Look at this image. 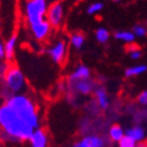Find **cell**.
<instances>
[{"instance_id":"9","label":"cell","mask_w":147,"mask_h":147,"mask_svg":"<svg viewBox=\"0 0 147 147\" xmlns=\"http://www.w3.org/2000/svg\"><path fill=\"white\" fill-rule=\"evenodd\" d=\"M65 41H60L56 47H53L49 51V55L52 56L53 60L57 63H61L62 60L64 59V54H65Z\"/></svg>"},{"instance_id":"7","label":"cell","mask_w":147,"mask_h":147,"mask_svg":"<svg viewBox=\"0 0 147 147\" xmlns=\"http://www.w3.org/2000/svg\"><path fill=\"white\" fill-rule=\"evenodd\" d=\"M31 144L33 147H47V135L43 130H37L33 133L30 138Z\"/></svg>"},{"instance_id":"20","label":"cell","mask_w":147,"mask_h":147,"mask_svg":"<svg viewBox=\"0 0 147 147\" xmlns=\"http://www.w3.org/2000/svg\"><path fill=\"white\" fill-rule=\"evenodd\" d=\"M119 147H135V140L129 136H125L119 141Z\"/></svg>"},{"instance_id":"18","label":"cell","mask_w":147,"mask_h":147,"mask_svg":"<svg viewBox=\"0 0 147 147\" xmlns=\"http://www.w3.org/2000/svg\"><path fill=\"white\" fill-rule=\"evenodd\" d=\"M115 38L123 39L127 42H131L134 40V34L130 33V32H117V33H115Z\"/></svg>"},{"instance_id":"27","label":"cell","mask_w":147,"mask_h":147,"mask_svg":"<svg viewBox=\"0 0 147 147\" xmlns=\"http://www.w3.org/2000/svg\"><path fill=\"white\" fill-rule=\"evenodd\" d=\"M140 147H147V143H143V144L140 145Z\"/></svg>"},{"instance_id":"29","label":"cell","mask_w":147,"mask_h":147,"mask_svg":"<svg viewBox=\"0 0 147 147\" xmlns=\"http://www.w3.org/2000/svg\"><path fill=\"white\" fill-rule=\"evenodd\" d=\"M138 147H140V146H138Z\"/></svg>"},{"instance_id":"2","label":"cell","mask_w":147,"mask_h":147,"mask_svg":"<svg viewBox=\"0 0 147 147\" xmlns=\"http://www.w3.org/2000/svg\"><path fill=\"white\" fill-rule=\"evenodd\" d=\"M6 104L33 127H36L38 125L36 108L28 98L24 96H16L8 99Z\"/></svg>"},{"instance_id":"23","label":"cell","mask_w":147,"mask_h":147,"mask_svg":"<svg viewBox=\"0 0 147 147\" xmlns=\"http://www.w3.org/2000/svg\"><path fill=\"white\" fill-rule=\"evenodd\" d=\"M73 147H92L91 143H90V141H88V137L84 138L81 142H77L75 143V144L73 145Z\"/></svg>"},{"instance_id":"22","label":"cell","mask_w":147,"mask_h":147,"mask_svg":"<svg viewBox=\"0 0 147 147\" xmlns=\"http://www.w3.org/2000/svg\"><path fill=\"white\" fill-rule=\"evenodd\" d=\"M134 33H135L136 35H138V36H144V35L146 34V30H145V28H143L142 26L137 25V26L134 27Z\"/></svg>"},{"instance_id":"11","label":"cell","mask_w":147,"mask_h":147,"mask_svg":"<svg viewBox=\"0 0 147 147\" xmlns=\"http://www.w3.org/2000/svg\"><path fill=\"white\" fill-rule=\"evenodd\" d=\"M96 97L98 98V102H99V105L102 109H106L108 107V98H107V95H106V92L104 88H99L96 90Z\"/></svg>"},{"instance_id":"24","label":"cell","mask_w":147,"mask_h":147,"mask_svg":"<svg viewBox=\"0 0 147 147\" xmlns=\"http://www.w3.org/2000/svg\"><path fill=\"white\" fill-rule=\"evenodd\" d=\"M138 101L143 105H147V91L143 92L138 96Z\"/></svg>"},{"instance_id":"15","label":"cell","mask_w":147,"mask_h":147,"mask_svg":"<svg viewBox=\"0 0 147 147\" xmlns=\"http://www.w3.org/2000/svg\"><path fill=\"white\" fill-rule=\"evenodd\" d=\"M147 67L145 65H140V66H136L133 67V68L127 69L125 71V76H134V75H138V74L142 73V72L146 71Z\"/></svg>"},{"instance_id":"19","label":"cell","mask_w":147,"mask_h":147,"mask_svg":"<svg viewBox=\"0 0 147 147\" xmlns=\"http://www.w3.org/2000/svg\"><path fill=\"white\" fill-rule=\"evenodd\" d=\"M96 36H97V39L99 40L100 42H106L108 39V37H109V33H108L107 30L105 29H99L98 31L96 32Z\"/></svg>"},{"instance_id":"21","label":"cell","mask_w":147,"mask_h":147,"mask_svg":"<svg viewBox=\"0 0 147 147\" xmlns=\"http://www.w3.org/2000/svg\"><path fill=\"white\" fill-rule=\"evenodd\" d=\"M103 8V4L102 3H95V4H92L88 9V13H94L96 11H99Z\"/></svg>"},{"instance_id":"3","label":"cell","mask_w":147,"mask_h":147,"mask_svg":"<svg viewBox=\"0 0 147 147\" xmlns=\"http://www.w3.org/2000/svg\"><path fill=\"white\" fill-rule=\"evenodd\" d=\"M2 77H4L6 88L11 93H17L24 86V76L15 63L6 65V70Z\"/></svg>"},{"instance_id":"5","label":"cell","mask_w":147,"mask_h":147,"mask_svg":"<svg viewBox=\"0 0 147 147\" xmlns=\"http://www.w3.org/2000/svg\"><path fill=\"white\" fill-rule=\"evenodd\" d=\"M70 82H72V90L76 92H78V93L81 94H90L92 91H93V88H95V84H94V81L92 80H88V79H79V80H71Z\"/></svg>"},{"instance_id":"1","label":"cell","mask_w":147,"mask_h":147,"mask_svg":"<svg viewBox=\"0 0 147 147\" xmlns=\"http://www.w3.org/2000/svg\"><path fill=\"white\" fill-rule=\"evenodd\" d=\"M0 123L5 133L13 139L26 140L30 139L33 135V129L29 123H27L24 118L21 117L11 107L5 104L1 107L0 110Z\"/></svg>"},{"instance_id":"16","label":"cell","mask_w":147,"mask_h":147,"mask_svg":"<svg viewBox=\"0 0 147 147\" xmlns=\"http://www.w3.org/2000/svg\"><path fill=\"white\" fill-rule=\"evenodd\" d=\"M88 141L91 143L92 147H104L105 146V141L101 137L98 136H88Z\"/></svg>"},{"instance_id":"17","label":"cell","mask_w":147,"mask_h":147,"mask_svg":"<svg viewBox=\"0 0 147 147\" xmlns=\"http://www.w3.org/2000/svg\"><path fill=\"white\" fill-rule=\"evenodd\" d=\"M71 41H72V44H73L76 49H80V47H82V44H84V35L80 34V33L74 34L73 36H72Z\"/></svg>"},{"instance_id":"28","label":"cell","mask_w":147,"mask_h":147,"mask_svg":"<svg viewBox=\"0 0 147 147\" xmlns=\"http://www.w3.org/2000/svg\"><path fill=\"white\" fill-rule=\"evenodd\" d=\"M114 1H118V0H114Z\"/></svg>"},{"instance_id":"26","label":"cell","mask_w":147,"mask_h":147,"mask_svg":"<svg viewBox=\"0 0 147 147\" xmlns=\"http://www.w3.org/2000/svg\"><path fill=\"white\" fill-rule=\"evenodd\" d=\"M3 55H4V49H3V45L1 44L0 45V56H1V58L3 57Z\"/></svg>"},{"instance_id":"10","label":"cell","mask_w":147,"mask_h":147,"mask_svg":"<svg viewBox=\"0 0 147 147\" xmlns=\"http://www.w3.org/2000/svg\"><path fill=\"white\" fill-rule=\"evenodd\" d=\"M90 77V70L86 67L80 66L71 75L70 80H79V79H88Z\"/></svg>"},{"instance_id":"6","label":"cell","mask_w":147,"mask_h":147,"mask_svg":"<svg viewBox=\"0 0 147 147\" xmlns=\"http://www.w3.org/2000/svg\"><path fill=\"white\" fill-rule=\"evenodd\" d=\"M63 16V9L60 3H54L49 9V21L53 26H59Z\"/></svg>"},{"instance_id":"14","label":"cell","mask_w":147,"mask_h":147,"mask_svg":"<svg viewBox=\"0 0 147 147\" xmlns=\"http://www.w3.org/2000/svg\"><path fill=\"white\" fill-rule=\"evenodd\" d=\"M16 40H17V34H13L12 37L5 44V52H6V58L10 60L13 57V49H15Z\"/></svg>"},{"instance_id":"13","label":"cell","mask_w":147,"mask_h":147,"mask_svg":"<svg viewBox=\"0 0 147 147\" xmlns=\"http://www.w3.org/2000/svg\"><path fill=\"white\" fill-rule=\"evenodd\" d=\"M127 136L133 138V139L137 141V140H141L144 137V131L142 127H134L132 129H129L127 131Z\"/></svg>"},{"instance_id":"12","label":"cell","mask_w":147,"mask_h":147,"mask_svg":"<svg viewBox=\"0 0 147 147\" xmlns=\"http://www.w3.org/2000/svg\"><path fill=\"white\" fill-rule=\"evenodd\" d=\"M110 138L114 141H120L123 138V129L120 127L119 125H113L110 127Z\"/></svg>"},{"instance_id":"4","label":"cell","mask_w":147,"mask_h":147,"mask_svg":"<svg viewBox=\"0 0 147 147\" xmlns=\"http://www.w3.org/2000/svg\"><path fill=\"white\" fill-rule=\"evenodd\" d=\"M27 17L30 24L34 25L43 21V16L47 11L45 0H29L26 6Z\"/></svg>"},{"instance_id":"25","label":"cell","mask_w":147,"mask_h":147,"mask_svg":"<svg viewBox=\"0 0 147 147\" xmlns=\"http://www.w3.org/2000/svg\"><path fill=\"white\" fill-rule=\"evenodd\" d=\"M140 56H141V53H140L139 51H135V52H133L132 54H131V57H132L133 59H138Z\"/></svg>"},{"instance_id":"8","label":"cell","mask_w":147,"mask_h":147,"mask_svg":"<svg viewBox=\"0 0 147 147\" xmlns=\"http://www.w3.org/2000/svg\"><path fill=\"white\" fill-rule=\"evenodd\" d=\"M32 26V31L34 33L35 37L37 39H43L44 37L47 36L49 30V23L47 21H42V22L38 23V24L31 25Z\"/></svg>"}]
</instances>
